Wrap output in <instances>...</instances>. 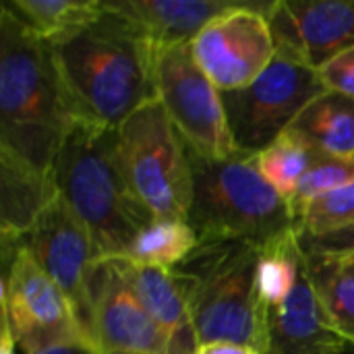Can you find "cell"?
Masks as SVG:
<instances>
[{
  "instance_id": "13",
  "label": "cell",
  "mask_w": 354,
  "mask_h": 354,
  "mask_svg": "<svg viewBox=\"0 0 354 354\" xmlns=\"http://www.w3.org/2000/svg\"><path fill=\"white\" fill-rule=\"evenodd\" d=\"M268 21L276 54L315 71L354 50V0H274Z\"/></svg>"
},
{
  "instance_id": "9",
  "label": "cell",
  "mask_w": 354,
  "mask_h": 354,
  "mask_svg": "<svg viewBox=\"0 0 354 354\" xmlns=\"http://www.w3.org/2000/svg\"><path fill=\"white\" fill-rule=\"evenodd\" d=\"M153 75L156 100L191 151L214 160L236 153L220 89L195 62L191 44L156 48Z\"/></svg>"
},
{
  "instance_id": "14",
  "label": "cell",
  "mask_w": 354,
  "mask_h": 354,
  "mask_svg": "<svg viewBox=\"0 0 354 354\" xmlns=\"http://www.w3.org/2000/svg\"><path fill=\"white\" fill-rule=\"evenodd\" d=\"M346 344L326 315L305 266L290 297L268 309L266 354H340Z\"/></svg>"
},
{
  "instance_id": "19",
  "label": "cell",
  "mask_w": 354,
  "mask_h": 354,
  "mask_svg": "<svg viewBox=\"0 0 354 354\" xmlns=\"http://www.w3.org/2000/svg\"><path fill=\"white\" fill-rule=\"evenodd\" d=\"M305 266L332 326L354 346V253H305Z\"/></svg>"
},
{
  "instance_id": "6",
  "label": "cell",
  "mask_w": 354,
  "mask_h": 354,
  "mask_svg": "<svg viewBox=\"0 0 354 354\" xmlns=\"http://www.w3.org/2000/svg\"><path fill=\"white\" fill-rule=\"evenodd\" d=\"M118 153L131 193L153 220L189 218V151L158 100L141 106L118 127Z\"/></svg>"
},
{
  "instance_id": "31",
  "label": "cell",
  "mask_w": 354,
  "mask_h": 354,
  "mask_svg": "<svg viewBox=\"0 0 354 354\" xmlns=\"http://www.w3.org/2000/svg\"><path fill=\"white\" fill-rule=\"evenodd\" d=\"M10 354H23V353H19V351H15V353H10Z\"/></svg>"
},
{
  "instance_id": "21",
  "label": "cell",
  "mask_w": 354,
  "mask_h": 354,
  "mask_svg": "<svg viewBox=\"0 0 354 354\" xmlns=\"http://www.w3.org/2000/svg\"><path fill=\"white\" fill-rule=\"evenodd\" d=\"M199 245V236L187 220H151L131 243L120 259L139 266L174 270Z\"/></svg>"
},
{
  "instance_id": "8",
  "label": "cell",
  "mask_w": 354,
  "mask_h": 354,
  "mask_svg": "<svg viewBox=\"0 0 354 354\" xmlns=\"http://www.w3.org/2000/svg\"><path fill=\"white\" fill-rule=\"evenodd\" d=\"M326 91L315 68L278 54L251 85L220 91L236 151H263Z\"/></svg>"
},
{
  "instance_id": "4",
  "label": "cell",
  "mask_w": 354,
  "mask_h": 354,
  "mask_svg": "<svg viewBox=\"0 0 354 354\" xmlns=\"http://www.w3.org/2000/svg\"><path fill=\"white\" fill-rule=\"evenodd\" d=\"M201 344L232 342L266 354L268 307L259 290V249L243 241H201L174 270Z\"/></svg>"
},
{
  "instance_id": "26",
  "label": "cell",
  "mask_w": 354,
  "mask_h": 354,
  "mask_svg": "<svg viewBox=\"0 0 354 354\" xmlns=\"http://www.w3.org/2000/svg\"><path fill=\"white\" fill-rule=\"evenodd\" d=\"M328 91L354 97V50H348L317 71Z\"/></svg>"
},
{
  "instance_id": "1",
  "label": "cell",
  "mask_w": 354,
  "mask_h": 354,
  "mask_svg": "<svg viewBox=\"0 0 354 354\" xmlns=\"http://www.w3.org/2000/svg\"><path fill=\"white\" fill-rule=\"evenodd\" d=\"M77 120L50 41L0 8V156L54 178Z\"/></svg>"
},
{
  "instance_id": "32",
  "label": "cell",
  "mask_w": 354,
  "mask_h": 354,
  "mask_svg": "<svg viewBox=\"0 0 354 354\" xmlns=\"http://www.w3.org/2000/svg\"><path fill=\"white\" fill-rule=\"evenodd\" d=\"M118 354H122V353H118Z\"/></svg>"
},
{
  "instance_id": "23",
  "label": "cell",
  "mask_w": 354,
  "mask_h": 354,
  "mask_svg": "<svg viewBox=\"0 0 354 354\" xmlns=\"http://www.w3.org/2000/svg\"><path fill=\"white\" fill-rule=\"evenodd\" d=\"M313 153L315 151L309 145L286 131L257 153V168L261 176L290 203L311 166Z\"/></svg>"
},
{
  "instance_id": "27",
  "label": "cell",
  "mask_w": 354,
  "mask_h": 354,
  "mask_svg": "<svg viewBox=\"0 0 354 354\" xmlns=\"http://www.w3.org/2000/svg\"><path fill=\"white\" fill-rule=\"evenodd\" d=\"M303 253H354V226L311 236L299 232Z\"/></svg>"
},
{
  "instance_id": "30",
  "label": "cell",
  "mask_w": 354,
  "mask_h": 354,
  "mask_svg": "<svg viewBox=\"0 0 354 354\" xmlns=\"http://www.w3.org/2000/svg\"><path fill=\"white\" fill-rule=\"evenodd\" d=\"M340 354H354V346H351V344H346V346H344V351H342V353Z\"/></svg>"
},
{
  "instance_id": "17",
  "label": "cell",
  "mask_w": 354,
  "mask_h": 354,
  "mask_svg": "<svg viewBox=\"0 0 354 354\" xmlns=\"http://www.w3.org/2000/svg\"><path fill=\"white\" fill-rule=\"evenodd\" d=\"M58 197L54 178H46L8 156H0V236L17 243Z\"/></svg>"
},
{
  "instance_id": "18",
  "label": "cell",
  "mask_w": 354,
  "mask_h": 354,
  "mask_svg": "<svg viewBox=\"0 0 354 354\" xmlns=\"http://www.w3.org/2000/svg\"><path fill=\"white\" fill-rule=\"evenodd\" d=\"M288 133L317 153L354 156V97L326 91L303 110Z\"/></svg>"
},
{
  "instance_id": "11",
  "label": "cell",
  "mask_w": 354,
  "mask_h": 354,
  "mask_svg": "<svg viewBox=\"0 0 354 354\" xmlns=\"http://www.w3.org/2000/svg\"><path fill=\"white\" fill-rule=\"evenodd\" d=\"M17 243L31 253L37 266L64 292L91 342L89 276L95 253L87 228L58 195Z\"/></svg>"
},
{
  "instance_id": "10",
  "label": "cell",
  "mask_w": 354,
  "mask_h": 354,
  "mask_svg": "<svg viewBox=\"0 0 354 354\" xmlns=\"http://www.w3.org/2000/svg\"><path fill=\"white\" fill-rule=\"evenodd\" d=\"M272 4L274 0H243L191 41L195 62L220 91L251 85L276 58L268 21Z\"/></svg>"
},
{
  "instance_id": "25",
  "label": "cell",
  "mask_w": 354,
  "mask_h": 354,
  "mask_svg": "<svg viewBox=\"0 0 354 354\" xmlns=\"http://www.w3.org/2000/svg\"><path fill=\"white\" fill-rule=\"evenodd\" d=\"M354 226V183L313 199L297 218L301 234H328Z\"/></svg>"
},
{
  "instance_id": "29",
  "label": "cell",
  "mask_w": 354,
  "mask_h": 354,
  "mask_svg": "<svg viewBox=\"0 0 354 354\" xmlns=\"http://www.w3.org/2000/svg\"><path fill=\"white\" fill-rule=\"evenodd\" d=\"M35 354H97L91 346H60V348H48Z\"/></svg>"
},
{
  "instance_id": "3",
  "label": "cell",
  "mask_w": 354,
  "mask_h": 354,
  "mask_svg": "<svg viewBox=\"0 0 354 354\" xmlns=\"http://www.w3.org/2000/svg\"><path fill=\"white\" fill-rule=\"evenodd\" d=\"M54 185L87 228L95 261L124 257L137 234L153 220L124 178L118 129L77 120L58 151Z\"/></svg>"
},
{
  "instance_id": "24",
  "label": "cell",
  "mask_w": 354,
  "mask_h": 354,
  "mask_svg": "<svg viewBox=\"0 0 354 354\" xmlns=\"http://www.w3.org/2000/svg\"><path fill=\"white\" fill-rule=\"evenodd\" d=\"M351 183H354V156H328L315 151L307 174L290 199L295 220L313 199Z\"/></svg>"
},
{
  "instance_id": "15",
  "label": "cell",
  "mask_w": 354,
  "mask_h": 354,
  "mask_svg": "<svg viewBox=\"0 0 354 354\" xmlns=\"http://www.w3.org/2000/svg\"><path fill=\"white\" fill-rule=\"evenodd\" d=\"M118 261L139 303L162 332L168 344V354L197 353L199 340L193 328L187 292L174 272L139 266L129 259Z\"/></svg>"
},
{
  "instance_id": "20",
  "label": "cell",
  "mask_w": 354,
  "mask_h": 354,
  "mask_svg": "<svg viewBox=\"0 0 354 354\" xmlns=\"http://www.w3.org/2000/svg\"><path fill=\"white\" fill-rule=\"evenodd\" d=\"M2 8L50 44H58L97 21L104 0H4Z\"/></svg>"
},
{
  "instance_id": "5",
  "label": "cell",
  "mask_w": 354,
  "mask_h": 354,
  "mask_svg": "<svg viewBox=\"0 0 354 354\" xmlns=\"http://www.w3.org/2000/svg\"><path fill=\"white\" fill-rule=\"evenodd\" d=\"M189 151L193 201L187 222L201 241H243L257 249L297 230L290 203L261 176L257 153L214 160Z\"/></svg>"
},
{
  "instance_id": "2",
  "label": "cell",
  "mask_w": 354,
  "mask_h": 354,
  "mask_svg": "<svg viewBox=\"0 0 354 354\" xmlns=\"http://www.w3.org/2000/svg\"><path fill=\"white\" fill-rule=\"evenodd\" d=\"M104 6L97 21L50 46L77 118L118 129L156 100V46L131 19Z\"/></svg>"
},
{
  "instance_id": "12",
  "label": "cell",
  "mask_w": 354,
  "mask_h": 354,
  "mask_svg": "<svg viewBox=\"0 0 354 354\" xmlns=\"http://www.w3.org/2000/svg\"><path fill=\"white\" fill-rule=\"evenodd\" d=\"M91 344L97 354H168V344L151 322L118 259H100L89 276Z\"/></svg>"
},
{
  "instance_id": "7",
  "label": "cell",
  "mask_w": 354,
  "mask_h": 354,
  "mask_svg": "<svg viewBox=\"0 0 354 354\" xmlns=\"http://www.w3.org/2000/svg\"><path fill=\"white\" fill-rule=\"evenodd\" d=\"M0 282V354L15 351L35 354L60 346H91L64 292L23 245L2 243Z\"/></svg>"
},
{
  "instance_id": "28",
  "label": "cell",
  "mask_w": 354,
  "mask_h": 354,
  "mask_svg": "<svg viewBox=\"0 0 354 354\" xmlns=\"http://www.w3.org/2000/svg\"><path fill=\"white\" fill-rule=\"evenodd\" d=\"M195 354H261L259 351L243 344H232V342H212V344H201Z\"/></svg>"
},
{
  "instance_id": "16",
  "label": "cell",
  "mask_w": 354,
  "mask_h": 354,
  "mask_svg": "<svg viewBox=\"0 0 354 354\" xmlns=\"http://www.w3.org/2000/svg\"><path fill=\"white\" fill-rule=\"evenodd\" d=\"M160 48L191 44L216 17L243 0H104Z\"/></svg>"
},
{
  "instance_id": "22",
  "label": "cell",
  "mask_w": 354,
  "mask_h": 354,
  "mask_svg": "<svg viewBox=\"0 0 354 354\" xmlns=\"http://www.w3.org/2000/svg\"><path fill=\"white\" fill-rule=\"evenodd\" d=\"M305 268L299 230H292L259 249V290L268 309L282 305L295 290Z\"/></svg>"
}]
</instances>
